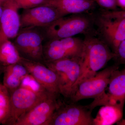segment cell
I'll use <instances>...</instances> for the list:
<instances>
[{"label": "cell", "mask_w": 125, "mask_h": 125, "mask_svg": "<svg viewBox=\"0 0 125 125\" xmlns=\"http://www.w3.org/2000/svg\"><path fill=\"white\" fill-rule=\"evenodd\" d=\"M96 34L94 32L85 35L80 59V75L75 84L74 92L80 83L95 75L115 57L109 46Z\"/></svg>", "instance_id": "1"}, {"label": "cell", "mask_w": 125, "mask_h": 125, "mask_svg": "<svg viewBox=\"0 0 125 125\" xmlns=\"http://www.w3.org/2000/svg\"><path fill=\"white\" fill-rule=\"evenodd\" d=\"M93 15L84 14H73L58 18L48 26L43 28V32L48 40L71 37L77 34L96 32L93 27Z\"/></svg>", "instance_id": "2"}, {"label": "cell", "mask_w": 125, "mask_h": 125, "mask_svg": "<svg viewBox=\"0 0 125 125\" xmlns=\"http://www.w3.org/2000/svg\"><path fill=\"white\" fill-rule=\"evenodd\" d=\"M10 94V113L3 125H15L23 115L51 94L44 90L37 91L22 86Z\"/></svg>", "instance_id": "3"}, {"label": "cell", "mask_w": 125, "mask_h": 125, "mask_svg": "<svg viewBox=\"0 0 125 125\" xmlns=\"http://www.w3.org/2000/svg\"><path fill=\"white\" fill-rule=\"evenodd\" d=\"M93 16L96 34L114 54L125 40V18L111 16L103 10Z\"/></svg>", "instance_id": "4"}, {"label": "cell", "mask_w": 125, "mask_h": 125, "mask_svg": "<svg viewBox=\"0 0 125 125\" xmlns=\"http://www.w3.org/2000/svg\"><path fill=\"white\" fill-rule=\"evenodd\" d=\"M53 71L58 78L60 94L71 99L73 95L75 84L80 76V59L64 58L43 62Z\"/></svg>", "instance_id": "5"}, {"label": "cell", "mask_w": 125, "mask_h": 125, "mask_svg": "<svg viewBox=\"0 0 125 125\" xmlns=\"http://www.w3.org/2000/svg\"><path fill=\"white\" fill-rule=\"evenodd\" d=\"M38 28H21L14 43L23 58L43 63V32Z\"/></svg>", "instance_id": "6"}, {"label": "cell", "mask_w": 125, "mask_h": 125, "mask_svg": "<svg viewBox=\"0 0 125 125\" xmlns=\"http://www.w3.org/2000/svg\"><path fill=\"white\" fill-rule=\"evenodd\" d=\"M118 65L116 64L107 67L80 83L70 99L72 102L76 103L83 99H94L102 95L106 91L112 75L118 69Z\"/></svg>", "instance_id": "7"}, {"label": "cell", "mask_w": 125, "mask_h": 125, "mask_svg": "<svg viewBox=\"0 0 125 125\" xmlns=\"http://www.w3.org/2000/svg\"><path fill=\"white\" fill-rule=\"evenodd\" d=\"M75 103L65 104L58 102L49 125H93L92 111L86 106Z\"/></svg>", "instance_id": "8"}, {"label": "cell", "mask_w": 125, "mask_h": 125, "mask_svg": "<svg viewBox=\"0 0 125 125\" xmlns=\"http://www.w3.org/2000/svg\"><path fill=\"white\" fill-rule=\"evenodd\" d=\"M83 47V40L73 37L48 40L43 45L44 62L64 58L80 59Z\"/></svg>", "instance_id": "9"}, {"label": "cell", "mask_w": 125, "mask_h": 125, "mask_svg": "<svg viewBox=\"0 0 125 125\" xmlns=\"http://www.w3.org/2000/svg\"><path fill=\"white\" fill-rule=\"evenodd\" d=\"M108 92H104L94 99L89 105L91 109L97 106L106 105H116L124 107L125 102V68L118 69L112 75L108 84Z\"/></svg>", "instance_id": "10"}, {"label": "cell", "mask_w": 125, "mask_h": 125, "mask_svg": "<svg viewBox=\"0 0 125 125\" xmlns=\"http://www.w3.org/2000/svg\"><path fill=\"white\" fill-rule=\"evenodd\" d=\"M20 17L21 28H43L62 16L54 7L47 5H42L24 9Z\"/></svg>", "instance_id": "11"}, {"label": "cell", "mask_w": 125, "mask_h": 125, "mask_svg": "<svg viewBox=\"0 0 125 125\" xmlns=\"http://www.w3.org/2000/svg\"><path fill=\"white\" fill-rule=\"evenodd\" d=\"M57 98L50 94L21 116L15 125H49L58 105Z\"/></svg>", "instance_id": "12"}, {"label": "cell", "mask_w": 125, "mask_h": 125, "mask_svg": "<svg viewBox=\"0 0 125 125\" xmlns=\"http://www.w3.org/2000/svg\"><path fill=\"white\" fill-rule=\"evenodd\" d=\"M20 62L43 89L58 97L60 94L58 78L52 70L42 62L22 57Z\"/></svg>", "instance_id": "13"}, {"label": "cell", "mask_w": 125, "mask_h": 125, "mask_svg": "<svg viewBox=\"0 0 125 125\" xmlns=\"http://www.w3.org/2000/svg\"><path fill=\"white\" fill-rule=\"evenodd\" d=\"M0 20V45L5 41L15 38L21 29L19 9L15 0H6L2 3Z\"/></svg>", "instance_id": "14"}, {"label": "cell", "mask_w": 125, "mask_h": 125, "mask_svg": "<svg viewBox=\"0 0 125 125\" xmlns=\"http://www.w3.org/2000/svg\"><path fill=\"white\" fill-rule=\"evenodd\" d=\"M43 5L54 7L63 17L68 14L87 13L97 4L94 0H46Z\"/></svg>", "instance_id": "15"}, {"label": "cell", "mask_w": 125, "mask_h": 125, "mask_svg": "<svg viewBox=\"0 0 125 125\" xmlns=\"http://www.w3.org/2000/svg\"><path fill=\"white\" fill-rule=\"evenodd\" d=\"M3 74L2 84L10 93L20 87L24 79L29 74L21 62L5 66Z\"/></svg>", "instance_id": "16"}, {"label": "cell", "mask_w": 125, "mask_h": 125, "mask_svg": "<svg viewBox=\"0 0 125 125\" xmlns=\"http://www.w3.org/2000/svg\"><path fill=\"white\" fill-rule=\"evenodd\" d=\"M124 107L116 105L103 106L96 118L94 125H111L117 123L122 119Z\"/></svg>", "instance_id": "17"}, {"label": "cell", "mask_w": 125, "mask_h": 125, "mask_svg": "<svg viewBox=\"0 0 125 125\" xmlns=\"http://www.w3.org/2000/svg\"><path fill=\"white\" fill-rule=\"evenodd\" d=\"M22 58L14 43L10 40L0 45V63L3 66L20 62Z\"/></svg>", "instance_id": "18"}, {"label": "cell", "mask_w": 125, "mask_h": 125, "mask_svg": "<svg viewBox=\"0 0 125 125\" xmlns=\"http://www.w3.org/2000/svg\"><path fill=\"white\" fill-rule=\"evenodd\" d=\"M10 108V94L3 84L0 83V124L7 119Z\"/></svg>", "instance_id": "19"}, {"label": "cell", "mask_w": 125, "mask_h": 125, "mask_svg": "<svg viewBox=\"0 0 125 125\" xmlns=\"http://www.w3.org/2000/svg\"><path fill=\"white\" fill-rule=\"evenodd\" d=\"M46 0H23L17 4L19 9H30L44 5Z\"/></svg>", "instance_id": "20"}, {"label": "cell", "mask_w": 125, "mask_h": 125, "mask_svg": "<svg viewBox=\"0 0 125 125\" xmlns=\"http://www.w3.org/2000/svg\"><path fill=\"white\" fill-rule=\"evenodd\" d=\"M114 59L117 61V64H125V40L118 46L116 52L114 53Z\"/></svg>", "instance_id": "21"}, {"label": "cell", "mask_w": 125, "mask_h": 125, "mask_svg": "<svg viewBox=\"0 0 125 125\" xmlns=\"http://www.w3.org/2000/svg\"><path fill=\"white\" fill-rule=\"evenodd\" d=\"M97 5L106 10H116L117 5L116 0H94Z\"/></svg>", "instance_id": "22"}, {"label": "cell", "mask_w": 125, "mask_h": 125, "mask_svg": "<svg viewBox=\"0 0 125 125\" xmlns=\"http://www.w3.org/2000/svg\"><path fill=\"white\" fill-rule=\"evenodd\" d=\"M104 10L107 14L113 17L125 18V10Z\"/></svg>", "instance_id": "23"}, {"label": "cell", "mask_w": 125, "mask_h": 125, "mask_svg": "<svg viewBox=\"0 0 125 125\" xmlns=\"http://www.w3.org/2000/svg\"><path fill=\"white\" fill-rule=\"evenodd\" d=\"M117 6H119L121 10H125V0H116Z\"/></svg>", "instance_id": "24"}, {"label": "cell", "mask_w": 125, "mask_h": 125, "mask_svg": "<svg viewBox=\"0 0 125 125\" xmlns=\"http://www.w3.org/2000/svg\"><path fill=\"white\" fill-rule=\"evenodd\" d=\"M117 124L118 125H125V118L122 120V119L120 121L118 122Z\"/></svg>", "instance_id": "25"}, {"label": "cell", "mask_w": 125, "mask_h": 125, "mask_svg": "<svg viewBox=\"0 0 125 125\" xmlns=\"http://www.w3.org/2000/svg\"><path fill=\"white\" fill-rule=\"evenodd\" d=\"M5 66H3L0 63V75L4 72L5 69Z\"/></svg>", "instance_id": "26"}, {"label": "cell", "mask_w": 125, "mask_h": 125, "mask_svg": "<svg viewBox=\"0 0 125 125\" xmlns=\"http://www.w3.org/2000/svg\"><path fill=\"white\" fill-rule=\"evenodd\" d=\"M2 10H3V9H2V5H0V20L1 15H2Z\"/></svg>", "instance_id": "27"}, {"label": "cell", "mask_w": 125, "mask_h": 125, "mask_svg": "<svg viewBox=\"0 0 125 125\" xmlns=\"http://www.w3.org/2000/svg\"><path fill=\"white\" fill-rule=\"evenodd\" d=\"M5 0H0V5H2V3Z\"/></svg>", "instance_id": "28"}, {"label": "cell", "mask_w": 125, "mask_h": 125, "mask_svg": "<svg viewBox=\"0 0 125 125\" xmlns=\"http://www.w3.org/2000/svg\"><path fill=\"white\" fill-rule=\"evenodd\" d=\"M15 0L16 3H17V4H18V3H19V2H21V1H23V0Z\"/></svg>", "instance_id": "29"}]
</instances>
